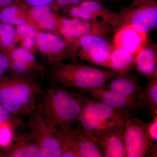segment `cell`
<instances>
[{
    "mask_svg": "<svg viewBox=\"0 0 157 157\" xmlns=\"http://www.w3.org/2000/svg\"><path fill=\"white\" fill-rule=\"evenodd\" d=\"M151 140L148 124L137 117L128 119L124 134L126 157L145 156L151 147Z\"/></svg>",
    "mask_w": 157,
    "mask_h": 157,
    "instance_id": "cell-10",
    "label": "cell"
},
{
    "mask_svg": "<svg viewBox=\"0 0 157 157\" xmlns=\"http://www.w3.org/2000/svg\"><path fill=\"white\" fill-rule=\"evenodd\" d=\"M9 58L10 76L39 81L47 73L45 65L34 53L21 46H14L6 53Z\"/></svg>",
    "mask_w": 157,
    "mask_h": 157,
    "instance_id": "cell-8",
    "label": "cell"
},
{
    "mask_svg": "<svg viewBox=\"0 0 157 157\" xmlns=\"http://www.w3.org/2000/svg\"><path fill=\"white\" fill-rule=\"evenodd\" d=\"M11 115L5 107L0 104V124L8 122Z\"/></svg>",
    "mask_w": 157,
    "mask_h": 157,
    "instance_id": "cell-32",
    "label": "cell"
},
{
    "mask_svg": "<svg viewBox=\"0 0 157 157\" xmlns=\"http://www.w3.org/2000/svg\"><path fill=\"white\" fill-rule=\"evenodd\" d=\"M109 89L144 107V90L137 79L128 73L120 74L109 81Z\"/></svg>",
    "mask_w": 157,
    "mask_h": 157,
    "instance_id": "cell-14",
    "label": "cell"
},
{
    "mask_svg": "<svg viewBox=\"0 0 157 157\" xmlns=\"http://www.w3.org/2000/svg\"><path fill=\"white\" fill-rule=\"evenodd\" d=\"M120 25H129L136 30L147 34L157 26V2L155 0H132L128 7L117 12Z\"/></svg>",
    "mask_w": 157,
    "mask_h": 157,
    "instance_id": "cell-7",
    "label": "cell"
},
{
    "mask_svg": "<svg viewBox=\"0 0 157 157\" xmlns=\"http://www.w3.org/2000/svg\"><path fill=\"white\" fill-rule=\"evenodd\" d=\"M114 31V47L124 49L133 54H137L147 42V34L136 30L129 25H122Z\"/></svg>",
    "mask_w": 157,
    "mask_h": 157,
    "instance_id": "cell-13",
    "label": "cell"
},
{
    "mask_svg": "<svg viewBox=\"0 0 157 157\" xmlns=\"http://www.w3.org/2000/svg\"><path fill=\"white\" fill-rule=\"evenodd\" d=\"M68 17L104 23L114 30L120 25L117 12L96 0H85L64 9Z\"/></svg>",
    "mask_w": 157,
    "mask_h": 157,
    "instance_id": "cell-11",
    "label": "cell"
},
{
    "mask_svg": "<svg viewBox=\"0 0 157 157\" xmlns=\"http://www.w3.org/2000/svg\"><path fill=\"white\" fill-rule=\"evenodd\" d=\"M38 31L33 26L29 23L15 27V44L23 40L35 37Z\"/></svg>",
    "mask_w": 157,
    "mask_h": 157,
    "instance_id": "cell-26",
    "label": "cell"
},
{
    "mask_svg": "<svg viewBox=\"0 0 157 157\" xmlns=\"http://www.w3.org/2000/svg\"><path fill=\"white\" fill-rule=\"evenodd\" d=\"M56 0H20L25 6L28 7L53 6Z\"/></svg>",
    "mask_w": 157,
    "mask_h": 157,
    "instance_id": "cell-28",
    "label": "cell"
},
{
    "mask_svg": "<svg viewBox=\"0 0 157 157\" xmlns=\"http://www.w3.org/2000/svg\"><path fill=\"white\" fill-rule=\"evenodd\" d=\"M8 149L6 155L10 157H40L39 147L30 132L17 134Z\"/></svg>",
    "mask_w": 157,
    "mask_h": 157,
    "instance_id": "cell-19",
    "label": "cell"
},
{
    "mask_svg": "<svg viewBox=\"0 0 157 157\" xmlns=\"http://www.w3.org/2000/svg\"><path fill=\"white\" fill-rule=\"evenodd\" d=\"M57 129L61 147V157H80L77 148L76 132L73 125Z\"/></svg>",
    "mask_w": 157,
    "mask_h": 157,
    "instance_id": "cell-23",
    "label": "cell"
},
{
    "mask_svg": "<svg viewBox=\"0 0 157 157\" xmlns=\"http://www.w3.org/2000/svg\"><path fill=\"white\" fill-rule=\"evenodd\" d=\"M52 82L67 88L85 92L105 86L119 75L109 69L99 68L78 63H62L51 68Z\"/></svg>",
    "mask_w": 157,
    "mask_h": 157,
    "instance_id": "cell-3",
    "label": "cell"
},
{
    "mask_svg": "<svg viewBox=\"0 0 157 157\" xmlns=\"http://www.w3.org/2000/svg\"><path fill=\"white\" fill-rule=\"evenodd\" d=\"M136 55L124 49L114 47L109 57L108 69L119 74L128 73L134 67Z\"/></svg>",
    "mask_w": 157,
    "mask_h": 157,
    "instance_id": "cell-21",
    "label": "cell"
},
{
    "mask_svg": "<svg viewBox=\"0 0 157 157\" xmlns=\"http://www.w3.org/2000/svg\"><path fill=\"white\" fill-rule=\"evenodd\" d=\"M36 48L51 67L70 58L69 44L58 34L38 31L36 36Z\"/></svg>",
    "mask_w": 157,
    "mask_h": 157,
    "instance_id": "cell-12",
    "label": "cell"
},
{
    "mask_svg": "<svg viewBox=\"0 0 157 157\" xmlns=\"http://www.w3.org/2000/svg\"><path fill=\"white\" fill-rule=\"evenodd\" d=\"M20 0H0V9L19 2Z\"/></svg>",
    "mask_w": 157,
    "mask_h": 157,
    "instance_id": "cell-33",
    "label": "cell"
},
{
    "mask_svg": "<svg viewBox=\"0 0 157 157\" xmlns=\"http://www.w3.org/2000/svg\"><path fill=\"white\" fill-rule=\"evenodd\" d=\"M111 1H115V2H117L118 0H111Z\"/></svg>",
    "mask_w": 157,
    "mask_h": 157,
    "instance_id": "cell-34",
    "label": "cell"
},
{
    "mask_svg": "<svg viewBox=\"0 0 157 157\" xmlns=\"http://www.w3.org/2000/svg\"><path fill=\"white\" fill-rule=\"evenodd\" d=\"M134 67L137 73L151 79L157 76L156 45L147 42L135 57Z\"/></svg>",
    "mask_w": 157,
    "mask_h": 157,
    "instance_id": "cell-17",
    "label": "cell"
},
{
    "mask_svg": "<svg viewBox=\"0 0 157 157\" xmlns=\"http://www.w3.org/2000/svg\"><path fill=\"white\" fill-rule=\"evenodd\" d=\"M85 0H56L54 4L52 6L54 11H57L63 9L69 6L76 5ZM102 3H104L105 0H96Z\"/></svg>",
    "mask_w": 157,
    "mask_h": 157,
    "instance_id": "cell-27",
    "label": "cell"
},
{
    "mask_svg": "<svg viewBox=\"0 0 157 157\" xmlns=\"http://www.w3.org/2000/svg\"><path fill=\"white\" fill-rule=\"evenodd\" d=\"M80 157H103L99 144L79 126L74 128Z\"/></svg>",
    "mask_w": 157,
    "mask_h": 157,
    "instance_id": "cell-22",
    "label": "cell"
},
{
    "mask_svg": "<svg viewBox=\"0 0 157 157\" xmlns=\"http://www.w3.org/2000/svg\"><path fill=\"white\" fill-rule=\"evenodd\" d=\"M39 96L36 107L51 126L72 125L78 120L82 108V94L53 82Z\"/></svg>",
    "mask_w": 157,
    "mask_h": 157,
    "instance_id": "cell-1",
    "label": "cell"
},
{
    "mask_svg": "<svg viewBox=\"0 0 157 157\" xmlns=\"http://www.w3.org/2000/svg\"><path fill=\"white\" fill-rule=\"evenodd\" d=\"M41 91L39 81L4 76L0 79V104L12 115L26 116L36 108Z\"/></svg>",
    "mask_w": 157,
    "mask_h": 157,
    "instance_id": "cell-4",
    "label": "cell"
},
{
    "mask_svg": "<svg viewBox=\"0 0 157 157\" xmlns=\"http://www.w3.org/2000/svg\"><path fill=\"white\" fill-rule=\"evenodd\" d=\"M70 59L73 62H86L108 69V61L114 48L105 37L86 35L69 43Z\"/></svg>",
    "mask_w": 157,
    "mask_h": 157,
    "instance_id": "cell-5",
    "label": "cell"
},
{
    "mask_svg": "<svg viewBox=\"0 0 157 157\" xmlns=\"http://www.w3.org/2000/svg\"><path fill=\"white\" fill-rule=\"evenodd\" d=\"M28 7L19 1L0 9V22L15 27L29 23Z\"/></svg>",
    "mask_w": 157,
    "mask_h": 157,
    "instance_id": "cell-20",
    "label": "cell"
},
{
    "mask_svg": "<svg viewBox=\"0 0 157 157\" xmlns=\"http://www.w3.org/2000/svg\"><path fill=\"white\" fill-rule=\"evenodd\" d=\"M15 27L0 22V51L6 54L15 46Z\"/></svg>",
    "mask_w": 157,
    "mask_h": 157,
    "instance_id": "cell-24",
    "label": "cell"
},
{
    "mask_svg": "<svg viewBox=\"0 0 157 157\" xmlns=\"http://www.w3.org/2000/svg\"><path fill=\"white\" fill-rule=\"evenodd\" d=\"M29 131L40 152V157H61L58 130L46 121L36 107L28 115Z\"/></svg>",
    "mask_w": 157,
    "mask_h": 157,
    "instance_id": "cell-6",
    "label": "cell"
},
{
    "mask_svg": "<svg viewBox=\"0 0 157 157\" xmlns=\"http://www.w3.org/2000/svg\"><path fill=\"white\" fill-rule=\"evenodd\" d=\"M7 123L0 124V145L3 146L7 145L10 140V132L6 124Z\"/></svg>",
    "mask_w": 157,
    "mask_h": 157,
    "instance_id": "cell-29",
    "label": "cell"
},
{
    "mask_svg": "<svg viewBox=\"0 0 157 157\" xmlns=\"http://www.w3.org/2000/svg\"><path fill=\"white\" fill-rule=\"evenodd\" d=\"M56 25L59 34L69 44L86 35L106 37L114 30L104 23L62 17L56 14Z\"/></svg>",
    "mask_w": 157,
    "mask_h": 157,
    "instance_id": "cell-9",
    "label": "cell"
},
{
    "mask_svg": "<svg viewBox=\"0 0 157 157\" xmlns=\"http://www.w3.org/2000/svg\"><path fill=\"white\" fill-rule=\"evenodd\" d=\"M157 114H155L154 121L150 123H148V131L152 140L157 141Z\"/></svg>",
    "mask_w": 157,
    "mask_h": 157,
    "instance_id": "cell-31",
    "label": "cell"
},
{
    "mask_svg": "<svg viewBox=\"0 0 157 157\" xmlns=\"http://www.w3.org/2000/svg\"><path fill=\"white\" fill-rule=\"evenodd\" d=\"M144 90V106H147L155 114L157 112V76L150 79Z\"/></svg>",
    "mask_w": 157,
    "mask_h": 157,
    "instance_id": "cell-25",
    "label": "cell"
},
{
    "mask_svg": "<svg viewBox=\"0 0 157 157\" xmlns=\"http://www.w3.org/2000/svg\"><path fill=\"white\" fill-rule=\"evenodd\" d=\"M55 11L52 6L28 7L29 23L37 30L59 34L55 21Z\"/></svg>",
    "mask_w": 157,
    "mask_h": 157,
    "instance_id": "cell-16",
    "label": "cell"
},
{
    "mask_svg": "<svg viewBox=\"0 0 157 157\" xmlns=\"http://www.w3.org/2000/svg\"><path fill=\"white\" fill-rule=\"evenodd\" d=\"M105 86L87 90L85 92L89 94L93 98L109 106L114 108L126 109L131 113L135 110L142 109L135 101L124 97L110 89L105 88Z\"/></svg>",
    "mask_w": 157,
    "mask_h": 157,
    "instance_id": "cell-15",
    "label": "cell"
},
{
    "mask_svg": "<svg viewBox=\"0 0 157 157\" xmlns=\"http://www.w3.org/2000/svg\"><path fill=\"white\" fill-rule=\"evenodd\" d=\"M82 108L77 121L78 126L98 144L116 128L125 123L131 113L114 108L82 95Z\"/></svg>",
    "mask_w": 157,
    "mask_h": 157,
    "instance_id": "cell-2",
    "label": "cell"
},
{
    "mask_svg": "<svg viewBox=\"0 0 157 157\" xmlns=\"http://www.w3.org/2000/svg\"><path fill=\"white\" fill-rule=\"evenodd\" d=\"M125 123L112 130L98 144L104 157H126L124 141Z\"/></svg>",
    "mask_w": 157,
    "mask_h": 157,
    "instance_id": "cell-18",
    "label": "cell"
},
{
    "mask_svg": "<svg viewBox=\"0 0 157 157\" xmlns=\"http://www.w3.org/2000/svg\"><path fill=\"white\" fill-rule=\"evenodd\" d=\"M9 62L6 54L0 51V79L9 71Z\"/></svg>",
    "mask_w": 157,
    "mask_h": 157,
    "instance_id": "cell-30",
    "label": "cell"
}]
</instances>
